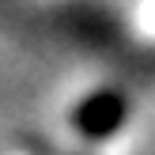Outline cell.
Wrapping results in <instances>:
<instances>
[{
	"label": "cell",
	"instance_id": "1",
	"mask_svg": "<svg viewBox=\"0 0 155 155\" xmlns=\"http://www.w3.org/2000/svg\"><path fill=\"white\" fill-rule=\"evenodd\" d=\"M129 114H133V106H129L121 87H95L72 106L68 121H72L76 136H83L87 144H102L125 129Z\"/></svg>",
	"mask_w": 155,
	"mask_h": 155
}]
</instances>
